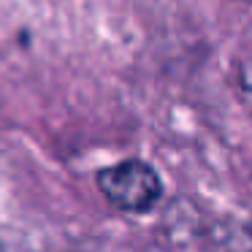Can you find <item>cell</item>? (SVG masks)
<instances>
[{
	"mask_svg": "<svg viewBox=\"0 0 252 252\" xmlns=\"http://www.w3.org/2000/svg\"><path fill=\"white\" fill-rule=\"evenodd\" d=\"M98 187L111 206L130 214H141L158 203L160 179L152 165L141 160H122L98 174Z\"/></svg>",
	"mask_w": 252,
	"mask_h": 252,
	"instance_id": "obj_1",
	"label": "cell"
},
{
	"mask_svg": "<svg viewBox=\"0 0 252 252\" xmlns=\"http://www.w3.org/2000/svg\"><path fill=\"white\" fill-rule=\"evenodd\" d=\"M241 93H244L247 103H250V109H252V71L241 76Z\"/></svg>",
	"mask_w": 252,
	"mask_h": 252,
	"instance_id": "obj_2",
	"label": "cell"
},
{
	"mask_svg": "<svg viewBox=\"0 0 252 252\" xmlns=\"http://www.w3.org/2000/svg\"><path fill=\"white\" fill-rule=\"evenodd\" d=\"M247 3H250V0H247Z\"/></svg>",
	"mask_w": 252,
	"mask_h": 252,
	"instance_id": "obj_3",
	"label": "cell"
}]
</instances>
